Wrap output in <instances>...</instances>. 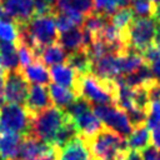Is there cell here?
Segmentation results:
<instances>
[{"mask_svg":"<svg viewBox=\"0 0 160 160\" xmlns=\"http://www.w3.org/2000/svg\"><path fill=\"white\" fill-rule=\"evenodd\" d=\"M118 82L110 79H100L94 74L78 76L74 92L91 105H116Z\"/></svg>","mask_w":160,"mask_h":160,"instance_id":"1","label":"cell"},{"mask_svg":"<svg viewBox=\"0 0 160 160\" xmlns=\"http://www.w3.org/2000/svg\"><path fill=\"white\" fill-rule=\"evenodd\" d=\"M85 142L92 160H122L129 150L125 138L106 126H102Z\"/></svg>","mask_w":160,"mask_h":160,"instance_id":"2","label":"cell"},{"mask_svg":"<svg viewBox=\"0 0 160 160\" xmlns=\"http://www.w3.org/2000/svg\"><path fill=\"white\" fill-rule=\"evenodd\" d=\"M68 119L65 110L58 106H50L32 116L30 136H34L44 142L54 145L55 138Z\"/></svg>","mask_w":160,"mask_h":160,"instance_id":"3","label":"cell"},{"mask_svg":"<svg viewBox=\"0 0 160 160\" xmlns=\"http://www.w3.org/2000/svg\"><path fill=\"white\" fill-rule=\"evenodd\" d=\"M32 115L19 104L5 102L0 108V132H12L29 136Z\"/></svg>","mask_w":160,"mask_h":160,"instance_id":"4","label":"cell"},{"mask_svg":"<svg viewBox=\"0 0 160 160\" xmlns=\"http://www.w3.org/2000/svg\"><path fill=\"white\" fill-rule=\"evenodd\" d=\"M25 29L30 35L35 49L36 56L39 58L40 51L51 45L58 42V28L55 22L54 15H42V16H32L28 24H25Z\"/></svg>","mask_w":160,"mask_h":160,"instance_id":"5","label":"cell"},{"mask_svg":"<svg viewBox=\"0 0 160 160\" xmlns=\"http://www.w3.org/2000/svg\"><path fill=\"white\" fill-rule=\"evenodd\" d=\"M158 22L152 18H135L124 34L129 48L142 54L155 40Z\"/></svg>","mask_w":160,"mask_h":160,"instance_id":"6","label":"cell"},{"mask_svg":"<svg viewBox=\"0 0 160 160\" xmlns=\"http://www.w3.org/2000/svg\"><path fill=\"white\" fill-rule=\"evenodd\" d=\"M92 111L106 128L121 136H129L132 131V125L126 112L116 105H92Z\"/></svg>","mask_w":160,"mask_h":160,"instance_id":"7","label":"cell"},{"mask_svg":"<svg viewBox=\"0 0 160 160\" xmlns=\"http://www.w3.org/2000/svg\"><path fill=\"white\" fill-rule=\"evenodd\" d=\"M29 94L28 80L20 69L6 71L4 75V100L10 104L26 102Z\"/></svg>","mask_w":160,"mask_h":160,"instance_id":"8","label":"cell"},{"mask_svg":"<svg viewBox=\"0 0 160 160\" xmlns=\"http://www.w3.org/2000/svg\"><path fill=\"white\" fill-rule=\"evenodd\" d=\"M2 8L5 16L18 25L28 24L34 16V0H4Z\"/></svg>","mask_w":160,"mask_h":160,"instance_id":"9","label":"cell"},{"mask_svg":"<svg viewBox=\"0 0 160 160\" xmlns=\"http://www.w3.org/2000/svg\"><path fill=\"white\" fill-rule=\"evenodd\" d=\"M91 74L100 79H110L115 80L121 76L119 55L116 54H105L95 60H92Z\"/></svg>","mask_w":160,"mask_h":160,"instance_id":"10","label":"cell"},{"mask_svg":"<svg viewBox=\"0 0 160 160\" xmlns=\"http://www.w3.org/2000/svg\"><path fill=\"white\" fill-rule=\"evenodd\" d=\"M50 106H52V101L50 99L49 90L44 85H32L29 88L25 108L32 116Z\"/></svg>","mask_w":160,"mask_h":160,"instance_id":"11","label":"cell"},{"mask_svg":"<svg viewBox=\"0 0 160 160\" xmlns=\"http://www.w3.org/2000/svg\"><path fill=\"white\" fill-rule=\"evenodd\" d=\"M71 120L74 121V124L76 126V130H78L79 136L81 139H84V140L94 136L102 128L100 120L94 114L92 108L89 109V110H86L85 112L75 116V118H71Z\"/></svg>","mask_w":160,"mask_h":160,"instance_id":"12","label":"cell"},{"mask_svg":"<svg viewBox=\"0 0 160 160\" xmlns=\"http://www.w3.org/2000/svg\"><path fill=\"white\" fill-rule=\"evenodd\" d=\"M58 160H92V158L85 140L76 136L60 149Z\"/></svg>","mask_w":160,"mask_h":160,"instance_id":"13","label":"cell"},{"mask_svg":"<svg viewBox=\"0 0 160 160\" xmlns=\"http://www.w3.org/2000/svg\"><path fill=\"white\" fill-rule=\"evenodd\" d=\"M58 44H60L69 52L86 49L82 28L76 26V28H72V29L60 32V35L58 38Z\"/></svg>","mask_w":160,"mask_h":160,"instance_id":"14","label":"cell"},{"mask_svg":"<svg viewBox=\"0 0 160 160\" xmlns=\"http://www.w3.org/2000/svg\"><path fill=\"white\" fill-rule=\"evenodd\" d=\"M65 64L68 66H70L76 72L78 76L91 74L92 60H91L90 55L88 54L86 49H81V50H76V51L69 52L68 56H66Z\"/></svg>","mask_w":160,"mask_h":160,"instance_id":"15","label":"cell"},{"mask_svg":"<svg viewBox=\"0 0 160 160\" xmlns=\"http://www.w3.org/2000/svg\"><path fill=\"white\" fill-rule=\"evenodd\" d=\"M49 145L50 144L44 142L34 136H30V135L24 136L22 142L20 145L18 159L19 160H35L48 149Z\"/></svg>","mask_w":160,"mask_h":160,"instance_id":"16","label":"cell"},{"mask_svg":"<svg viewBox=\"0 0 160 160\" xmlns=\"http://www.w3.org/2000/svg\"><path fill=\"white\" fill-rule=\"evenodd\" d=\"M24 136L12 132H0V156L6 160H14L19 155Z\"/></svg>","mask_w":160,"mask_h":160,"instance_id":"17","label":"cell"},{"mask_svg":"<svg viewBox=\"0 0 160 160\" xmlns=\"http://www.w3.org/2000/svg\"><path fill=\"white\" fill-rule=\"evenodd\" d=\"M20 70L24 74V76L26 78V80L35 85L45 86L50 81V72H49L46 65L40 59H36L30 65H28L26 68H22Z\"/></svg>","mask_w":160,"mask_h":160,"instance_id":"18","label":"cell"},{"mask_svg":"<svg viewBox=\"0 0 160 160\" xmlns=\"http://www.w3.org/2000/svg\"><path fill=\"white\" fill-rule=\"evenodd\" d=\"M49 72H50V79L55 84L64 86V88H68V89H71L74 91L78 75L70 66H68L66 64L54 65L50 68Z\"/></svg>","mask_w":160,"mask_h":160,"instance_id":"19","label":"cell"},{"mask_svg":"<svg viewBox=\"0 0 160 160\" xmlns=\"http://www.w3.org/2000/svg\"><path fill=\"white\" fill-rule=\"evenodd\" d=\"M55 10L64 12H74L89 15L95 10V0H56Z\"/></svg>","mask_w":160,"mask_h":160,"instance_id":"20","label":"cell"},{"mask_svg":"<svg viewBox=\"0 0 160 160\" xmlns=\"http://www.w3.org/2000/svg\"><path fill=\"white\" fill-rule=\"evenodd\" d=\"M15 46L16 45L11 42L2 41L0 44V69L4 72L20 69L19 54Z\"/></svg>","mask_w":160,"mask_h":160,"instance_id":"21","label":"cell"},{"mask_svg":"<svg viewBox=\"0 0 160 160\" xmlns=\"http://www.w3.org/2000/svg\"><path fill=\"white\" fill-rule=\"evenodd\" d=\"M119 64L121 75H128L136 71L140 66H142L145 64V59L140 52L129 48L121 55H119Z\"/></svg>","mask_w":160,"mask_h":160,"instance_id":"22","label":"cell"},{"mask_svg":"<svg viewBox=\"0 0 160 160\" xmlns=\"http://www.w3.org/2000/svg\"><path fill=\"white\" fill-rule=\"evenodd\" d=\"M48 90H49L50 99H51L52 104L62 110H65L70 104H72L78 99L76 94L71 89L60 86L58 84H50Z\"/></svg>","mask_w":160,"mask_h":160,"instance_id":"23","label":"cell"},{"mask_svg":"<svg viewBox=\"0 0 160 160\" xmlns=\"http://www.w3.org/2000/svg\"><path fill=\"white\" fill-rule=\"evenodd\" d=\"M66 50L58 42L55 44H51L46 48H44L40 54H39V58L45 65H50V66H54V65H59V64H65L66 61Z\"/></svg>","mask_w":160,"mask_h":160,"instance_id":"24","label":"cell"},{"mask_svg":"<svg viewBox=\"0 0 160 160\" xmlns=\"http://www.w3.org/2000/svg\"><path fill=\"white\" fill-rule=\"evenodd\" d=\"M149 128L146 126V124L132 128V131L130 132V135L128 136V148L131 150H138V151H142L145 148L149 146Z\"/></svg>","mask_w":160,"mask_h":160,"instance_id":"25","label":"cell"},{"mask_svg":"<svg viewBox=\"0 0 160 160\" xmlns=\"http://www.w3.org/2000/svg\"><path fill=\"white\" fill-rule=\"evenodd\" d=\"M54 18H55L56 28L60 32L66 31L72 28H76V26H81L82 20H84V16L80 14L64 12V11H58V10H55Z\"/></svg>","mask_w":160,"mask_h":160,"instance_id":"26","label":"cell"},{"mask_svg":"<svg viewBox=\"0 0 160 160\" xmlns=\"http://www.w3.org/2000/svg\"><path fill=\"white\" fill-rule=\"evenodd\" d=\"M135 19V14L132 11V9L130 6L128 8H122L119 9L118 11H115L111 16H110V22L120 31L122 32V35L125 34V31L128 30V28L130 26V24L132 22V20ZM125 39V38H124ZM126 42V41H125Z\"/></svg>","mask_w":160,"mask_h":160,"instance_id":"27","label":"cell"},{"mask_svg":"<svg viewBox=\"0 0 160 160\" xmlns=\"http://www.w3.org/2000/svg\"><path fill=\"white\" fill-rule=\"evenodd\" d=\"M131 4V0H95V12L111 16L115 11L122 8H128Z\"/></svg>","mask_w":160,"mask_h":160,"instance_id":"28","label":"cell"},{"mask_svg":"<svg viewBox=\"0 0 160 160\" xmlns=\"http://www.w3.org/2000/svg\"><path fill=\"white\" fill-rule=\"evenodd\" d=\"M18 39H19V28L16 22H14L12 20L1 19L0 20V40H2L4 42H11L16 45Z\"/></svg>","mask_w":160,"mask_h":160,"instance_id":"29","label":"cell"},{"mask_svg":"<svg viewBox=\"0 0 160 160\" xmlns=\"http://www.w3.org/2000/svg\"><path fill=\"white\" fill-rule=\"evenodd\" d=\"M130 5L138 18H152L155 4L151 0H131Z\"/></svg>","mask_w":160,"mask_h":160,"instance_id":"30","label":"cell"},{"mask_svg":"<svg viewBox=\"0 0 160 160\" xmlns=\"http://www.w3.org/2000/svg\"><path fill=\"white\" fill-rule=\"evenodd\" d=\"M159 124H160V102H150L148 108L146 126L149 129H154Z\"/></svg>","mask_w":160,"mask_h":160,"instance_id":"31","label":"cell"},{"mask_svg":"<svg viewBox=\"0 0 160 160\" xmlns=\"http://www.w3.org/2000/svg\"><path fill=\"white\" fill-rule=\"evenodd\" d=\"M141 156H142V160H158L159 152L154 145H149L141 151Z\"/></svg>","mask_w":160,"mask_h":160,"instance_id":"32","label":"cell"},{"mask_svg":"<svg viewBox=\"0 0 160 160\" xmlns=\"http://www.w3.org/2000/svg\"><path fill=\"white\" fill-rule=\"evenodd\" d=\"M151 142L152 145L160 150V124L156 125L154 129H151Z\"/></svg>","mask_w":160,"mask_h":160,"instance_id":"33","label":"cell"},{"mask_svg":"<svg viewBox=\"0 0 160 160\" xmlns=\"http://www.w3.org/2000/svg\"><path fill=\"white\" fill-rule=\"evenodd\" d=\"M149 65H150V69H151V72H152L154 78L160 81V58H158L156 60H154Z\"/></svg>","mask_w":160,"mask_h":160,"instance_id":"34","label":"cell"},{"mask_svg":"<svg viewBox=\"0 0 160 160\" xmlns=\"http://www.w3.org/2000/svg\"><path fill=\"white\" fill-rule=\"evenodd\" d=\"M122 160H142L141 151L129 149V150H128V152L125 154V156H124V159H122Z\"/></svg>","mask_w":160,"mask_h":160,"instance_id":"35","label":"cell"},{"mask_svg":"<svg viewBox=\"0 0 160 160\" xmlns=\"http://www.w3.org/2000/svg\"><path fill=\"white\" fill-rule=\"evenodd\" d=\"M152 19L160 25V2L159 4H155L154 12H152Z\"/></svg>","mask_w":160,"mask_h":160,"instance_id":"36","label":"cell"},{"mask_svg":"<svg viewBox=\"0 0 160 160\" xmlns=\"http://www.w3.org/2000/svg\"><path fill=\"white\" fill-rule=\"evenodd\" d=\"M2 16H5V12H4V8H2V4H0V20H1V18Z\"/></svg>","mask_w":160,"mask_h":160,"instance_id":"37","label":"cell"},{"mask_svg":"<svg viewBox=\"0 0 160 160\" xmlns=\"http://www.w3.org/2000/svg\"><path fill=\"white\" fill-rule=\"evenodd\" d=\"M44 1H46L48 4H51V5L55 6V1H56V0H44Z\"/></svg>","mask_w":160,"mask_h":160,"instance_id":"38","label":"cell"},{"mask_svg":"<svg viewBox=\"0 0 160 160\" xmlns=\"http://www.w3.org/2000/svg\"><path fill=\"white\" fill-rule=\"evenodd\" d=\"M151 1H152L154 4H159V2H160V0H151Z\"/></svg>","mask_w":160,"mask_h":160,"instance_id":"39","label":"cell"},{"mask_svg":"<svg viewBox=\"0 0 160 160\" xmlns=\"http://www.w3.org/2000/svg\"><path fill=\"white\" fill-rule=\"evenodd\" d=\"M0 160H5V159H2V158H1V156H0Z\"/></svg>","mask_w":160,"mask_h":160,"instance_id":"40","label":"cell"},{"mask_svg":"<svg viewBox=\"0 0 160 160\" xmlns=\"http://www.w3.org/2000/svg\"><path fill=\"white\" fill-rule=\"evenodd\" d=\"M14 160H16V159H14Z\"/></svg>","mask_w":160,"mask_h":160,"instance_id":"41","label":"cell"},{"mask_svg":"<svg viewBox=\"0 0 160 160\" xmlns=\"http://www.w3.org/2000/svg\"><path fill=\"white\" fill-rule=\"evenodd\" d=\"M158 160H159V159H158Z\"/></svg>","mask_w":160,"mask_h":160,"instance_id":"42","label":"cell"}]
</instances>
